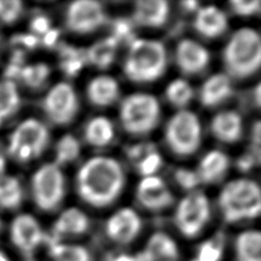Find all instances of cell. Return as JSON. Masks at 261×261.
Wrapping results in <instances>:
<instances>
[{
  "mask_svg": "<svg viewBox=\"0 0 261 261\" xmlns=\"http://www.w3.org/2000/svg\"><path fill=\"white\" fill-rule=\"evenodd\" d=\"M5 167H6V161H5V157L2 152H0V175L4 174Z\"/></svg>",
  "mask_w": 261,
  "mask_h": 261,
  "instance_id": "47",
  "label": "cell"
},
{
  "mask_svg": "<svg viewBox=\"0 0 261 261\" xmlns=\"http://www.w3.org/2000/svg\"><path fill=\"white\" fill-rule=\"evenodd\" d=\"M111 38H114L116 43L118 44H128L130 45L135 40V34L133 23L128 21L127 18L118 17L113 22L111 25Z\"/></svg>",
  "mask_w": 261,
  "mask_h": 261,
  "instance_id": "34",
  "label": "cell"
},
{
  "mask_svg": "<svg viewBox=\"0 0 261 261\" xmlns=\"http://www.w3.org/2000/svg\"><path fill=\"white\" fill-rule=\"evenodd\" d=\"M106 231L111 241L118 244H128L141 231V219L132 208H120L109 218Z\"/></svg>",
  "mask_w": 261,
  "mask_h": 261,
  "instance_id": "13",
  "label": "cell"
},
{
  "mask_svg": "<svg viewBox=\"0 0 261 261\" xmlns=\"http://www.w3.org/2000/svg\"><path fill=\"white\" fill-rule=\"evenodd\" d=\"M118 44L114 38L107 37V38L97 41L91 48L86 50V61L99 69H106L114 62L116 52H117Z\"/></svg>",
  "mask_w": 261,
  "mask_h": 261,
  "instance_id": "25",
  "label": "cell"
},
{
  "mask_svg": "<svg viewBox=\"0 0 261 261\" xmlns=\"http://www.w3.org/2000/svg\"><path fill=\"white\" fill-rule=\"evenodd\" d=\"M107 14L102 4L94 0H77L69 5L65 23L74 34H92L105 24Z\"/></svg>",
  "mask_w": 261,
  "mask_h": 261,
  "instance_id": "11",
  "label": "cell"
},
{
  "mask_svg": "<svg viewBox=\"0 0 261 261\" xmlns=\"http://www.w3.org/2000/svg\"><path fill=\"white\" fill-rule=\"evenodd\" d=\"M119 85L116 79L100 76L93 79L87 87V96L92 105L107 107L113 105L119 96Z\"/></svg>",
  "mask_w": 261,
  "mask_h": 261,
  "instance_id": "23",
  "label": "cell"
},
{
  "mask_svg": "<svg viewBox=\"0 0 261 261\" xmlns=\"http://www.w3.org/2000/svg\"><path fill=\"white\" fill-rule=\"evenodd\" d=\"M167 53L157 40L135 39L129 45L124 71L130 82L146 84L157 81L165 72Z\"/></svg>",
  "mask_w": 261,
  "mask_h": 261,
  "instance_id": "2",
  "label": "cell"
},
{
  "mask_svg": "<svg viewBox=\"0 0 261 261\" xmlns=\"http://www.w3.org/2000/svg\"><path fill=\"white\" fill-rule=\"evenodd\" d=\"M229 167V158L220 150H212L205 155L199 162L196 171L199 182L211 185L220 181L226 175Z\"/></svg>",
  "mask_w": 261,
  "mask_h": 261,
  "instance_id": "19",
  "label": "cell"
},
{
  "mask_svg": "<svg viewBox=\"0 0 261 261\" xmlns=\"http://www.w3.org/2000/svg\"><path fill=\"white\" fill-rule=\"evenodd\" d=\"M142 261H178L179 249L175 242L164 232H156L140 255Z\"/></svg>",
  "mask_w": 261,
  "mask_h": 261,
  "instance_id": "20",
  "label": "cell"
},
{
  "mask_svg": "<svg viewBox=\"0 0 261 261\" xmlns=\"http://www.w3.org/2000/svg\"><path fill=\"white\" fill-rule=\"evenodd\" d=\"M261 235L258 230H246L235 242L236 261H261Z\"/></svg>",
  "mask_w": 261,
  "mask_h": 261,
  "instance_id": "24",
  "label": "cell"
},
{
  "mask_svg": "<svg viewBox=\"0 0 261 261\" xmlns=\"http://www.w3.org/2000/svg\"><path fill=\"white\" fill-rule=\"evenodd\" d=\"M11 240L20 252L30 257L45 240L38 221L29 214L16 217L11 226Z\"/></svg>",
  "mask_w": 261,
  "mask_h": 261,
  "instance_id": "12",
  "label": "cell"
},
{
  "mask_svg": "<svg viewBox=\"0 0 261 261\" xmlns=\"http://www.w3.org/2000/svg\"><path fill=\"white\" fill-rule=\"evenodd\" d=\"M219 206L228 223L257 218L261 208L259 186L248 179L231 181L220 193Z\"/></svg>",
  "mask_w": 261,
  "mask_h": 261,
  "instance_id": "4",
  "label": "cell"
},
{
  "mask_svg": "<svg viewBox=\"0 0 261 261\" xmlns=\"http://www.w3.org/2000/svg\"><path fill=\"white\" fill-rule=\"evenodd\" d=\"M259 162V158L255 157L252 152L244 153V155H242L239 160H237V167H239L242 172H248L251 169H253V166L258 165Z\"/></svg>",
  "mask_w": 261,
  "mask_h": 261,
  "instance_id": "43",
  "label": "cell"
},
{
  "mask_svg": "<svg viewBox=\"0 0 261 261\" xmlns=\"http://www.w3.org/2000/svg\"><path fill=\"white\" fill-rule=\"evenodd\" d=\"M165 139L175 155H193L202 141V126L197 116L188 110L176 113L167 124Z\"/></svg>",
  "mask_w": 261,
  "mask_h": 261,
  "instance_id": "7",
  "label": "cell"
},
{
  "mask_svg": "<svg viewBox=\"0 0 261 261\" xmlns=\"http://www.w3.org/2000/svg\"><path fill=\"white\" fill-rule=\"evenodd\" d=\"M232 95V85L228 74L218 73L210 77L200 88L199 99L204 107H217Z\"/></svg>",
  "mask_w": 261,
  "mask_h": 261,
  "instance_id": "18",
  "label": "cell"
},
{
  "mask_svg": "<svg viewBox=\"0 0 261 261\" xmlns=\"http://www.w3.org/2000/svg\"><path fill=\"white\" fill-rule=\"evenodd\" d=\"M79 102L76 91L68 83H59L44 97L43 109L55 125L70 124L78 114Z\"/></svg>",
  "mask_w": 261,
  "mask_h": 261,
  "instance_id": "10",
  "label": "cell"
},
{
  "mask_svg": "<svg viewBox=\"0 0 261 261\" xmlns=\"http://www.w3.org/2000/svg\"><path fill=\"white\" fill-rule=\"evenodd\" d=\"M113 123L106 117H95L87 124L85 128L86 141L93 147H106L114 139Z\"/></svg>",
  "mask_w": 261,
  "mask_h": 261,
  "instance_id": "27",
  "label": "cell"
},
{
  "mask_svg": "<svg viewBox=\"0 0 261 261\" xmlns=\"http://www.w3.org/2000/svg\"><path fill=\"white\" fill-rule=\"evenodd\" d=\"M194 27L199 35L206 38H218L227 30L228 20L220 8L206 6L197 11Z\"/></svg>",
  "mask_w": 261,
  "mask_h": 261,
  "instance_id": "17",
  "label": "cell"
},
{
  "mask_svg": "<svg viewBox=\"0 0 261 261\" xmlns=\"http://www.w3.org/2000/svg\"><path fill=\"white\" fill-rule=\"evenodd\" d=\"M23 12L20 0H0V22L12 24L16 22Z\"/></svg>",
  "mask_w": 261,
  "mask_h": 261,
  "instance_id": "35",
  "label": "cell"
},
{
  "mask_svg": "<svg viewBox=\"0 0 261 261\" xmlns=\"http://www.w3.org/2000/svg\"><path fill=\"white\" fill-rule=\"evenodd\" d=\"M181 5H182L184 9H186V11H189V12L198 11L199 9V4L197 2H192V0H189V2H184Z\"/></svg>",
  "mask_w": 261,
  "mask_h": 261,
  "instance_id": "45",
  "label": "cell"
},
{
  "mask_svg": "<svg viewBox=\"0 0 261 261\" xmlns=\"http://www.w3.org/2000/svg\"><path fill=\"white\" fill-rule=\"evenodd\" d=\"M21 96L16 84L12 81L0 82V126L17 113Z\"/></svg>",
  "mask_w": 261,
  "mask_h": 261,
  "instance_id": "26",
  "label": "cell"
},
{
  "mask_svg": "<svg viewBox=\"0 0 261 261\" xmlns=\"http://www.w3.org/2000/svg\"><path fill=\"white\" fill-rule=\"evenodd\" d=\"M230 7L237 15L251 16L255 15L260 11L259 0H232Z\"/></svg>",
  "mask_w": 261,
  "mask_h": 261,
  "instance_id": "38",
  "label": "cell"
},
{
  "mask_svg": "<svg viewBox=\"0 0 261 261\" xmlns=\"http://www.w3.org/2000/svg\"><path fill=\"white\" fill-rule=\"evenodd\" d=\"M194 90L189 84L182 79H175L166 88V97L172 105L182 108L192 101Z\"/></svg>",
  "mask_w": 261,
  "mask_h": 261,
  "instance_id": "33",
  "label": "cell"
},
{
  "mask_svg": "<svg viewBox=\"0 0 261 261\" xmlns=\"http://www.w3.org/2000/svg\"><path fill=\"white\" fill-rule=\"evenodd\" d=\"M124 182V172L117 161L110 157H94L79 170L77 190L87 204L105 207L120 195Z\"/></svg>",
  "mask_w": 261,
  "mask_h": 261,
  "instance_id": "1",
  "label": "cell"
},
{
  "mask_svg": "<svg viewBox=\"0 0 261 261\" xmlns=\"http://www.w3.org/2000/svg\"><path fill=\"white\" fill-rule=\"evenodd\" d=\"M163 164V160L160 153L156 150L149 152L147 156H144L138 164H135L140 174L144 176L155 175L156 172L161 169Z\"/></svg>",
  "mask_w": 261,
  "mask_h": 261,
  "instance_id": "37",
  "label": "cell"
},
{
  "mask_svg": "<svg viewBox=\"0 0 261 261\" xmlns=\"http://www.w3.org/2000/svg\"><path fill=\"white\" fill-rule=\"evenodd\" d=\"M81 153V144L73 135L67 134L62 137L55 148V165L63 166L77 160Z\"/></svg>",
  "mask_w": 261,
  "mask_h": 261,
  "instance_id": "31",
  "label": "cell"
},
{
  "mask_svg": "<svg viewBox=\"0 0 261 261\" xmlns=\"http://www.w3.org/2000/svg\"><path fill=\"white\" fill-rule=\"evenodd\" d=\"M49 255L53 261H92L91 253L84 246L63 244L58 241L49 244Z\"/></svg>",
  "mask_w": 261,
  "mask_h": 261,
  "instance_id": "30",
  "label": "cell"
},
{
  "mask_svg": "<svg viewBox=\"0 0 261 261\" xmlns=\"http://www.w3.org/2000/svg\"><path fill=\"white\" fill-rule=\"evenodd\" d=\"M59 37H60V31L58 29L52 28V29L48 30L43 36V44L45 46H47V47H52V46H54L58 43Z\"/></svg>",
  "mask_w": 261,
  "mask_h": 261,
  "instance_id": "44",
  "label": "cell"
},
{
  "mask_svg": "<svg viewBox=\"0 0 261 261\" xmlns=\"http://www.w3.org/2000/svg\"><path fill=\"white\" fill-rule=\"evenodd\" d=\"M170 6L165 0H140L134 5L133 21L146 28H160L169 17Z\"/></svg>",
  "mask_w": 261,
  "mask_h": 261,
  "instance_id": "16",
  "label": "cell"
},
{
  "mask_svg": "<svg viewBox=\"0 0 261 261\" xmlns=\"http://www.w3.org/2000/svg\"><path fill=\"white\" fill-rule=\"evenodd\" d=\"M223 62L231 77L245 79L253 76L261 63V40L258 32L250 28L236 31L223 50Z\"/></svg>",
  "mask_w": 261,
  "mask_h": 261,
  "instance_id": "3",
  "label": "cell"
},
{
  "mask_svg": "<svg viewBox=\"0 0 261 261\" xmlns=\"http://www.w3.org/2000/svg\"><path fill=\"white\" fill-rule=\"evenodd\" d=\"M86 63V54L84 50L70 45H63L60 47V65L67 76H76Z\"/></svg>",
  "mask_w": 261,
  "mask_h": 261,
  "instance_id": "29",
  "label": "cell"
},
{
  "mask_svg": "<svg viewBox=\"0 0 261 261\" xmlns=\"http://www.w3.org/2000/svg\"><path fill=\"white\" fill-rule=\"evenodd\" d=\"M161 108L156 97L149 94H132L120 107V122L126 132L142 137L152 132L160 122Z\"/></svg>",
  "mask_w": 261,
  "mask_h": 261,
  "instance_id": "5",
  "label": "cell"
},
{
  "mask_svg": "<svg viewBox=\"0 0 261 261\" xmlns=\"http://www.w3.org/2000/svg\"><path fill=\"white\" fill-rule=\"evenodd\" d=\"M175 180L186 190H194L200 184L196 172L187 169H179L175 172Z\"/></svg>",
  "mask_w": 261,
  "mask_h": 261,
  "instance_id": "39",
  "label": "cell"
},
{
  "mask_svg": "<svg viewBox=\"0 0 261 261\" xmlns=\"http://www.w3.org/2000/svg\"><path fill=\"white\" fill-rule=\"evenodd\" d=\"M50 74V69L46 63L25 64L20 73L21 81L31 88H38L47 82Z\"/></svg>",
  "mask_w": 261,
  "mask_h": 261,
  "instance_id": "32",
  "label": "cell"
},
{
  "mask_svg": "<svg viewBox=\"0 0 261 261\" xmlns=\"http://www.w3.org/2000/svg\"><path fill=\"white\" fill-rule=\"evenodd\" d=\"M0 231H2V221H0Z\"/></svg>",
  "mask_w": 261,
  "mask_h": 261,
  "instance_id": "49",
  "label": "cell"
},
{
  "mask_svg": "<svg viewBox=\"0 0 261 261\" xmlns=\"http://www.w3.org/2000/svg\"><path fill=\"white\" fill-rule=\"evenodd\" d=\"M155 150L151 144L148 143H142V144H137V146L129 147L126 150V155L129 158V161L133 163V164H138V163L142 160L144 156H147L149 152Z\"/></svg>",
  "mask_w": 261,
  "mask_h": 261,
  "instance_id": "40",
  "label": "cell"
},
{
  "mask_svg": "<svg viewBox=\"0 0 261 261\" xmlns=\"http://www.w3.org/2000/svg\"><path fill=\"white\" fill-rule=\"evenodd\" d=\"M222 244L219 240H211L199 246L194 261H220L222 257Z\"/></svg>",
  "mask_w": 261,
  "mask_h": 261,
  "instance_id": "36",
  "label": "cell"
},
{
  "mask_svg": "<svg viewBox=\"0 0 261 261\" xmlns=\"http://www.w3.org/2000/svg\"><path fill=\"white\" fill-rule=\"evenodd\" d=\"M176 63L186 74H198L210 63L208 50L194 40H181L176 46Z\"/></svg>",
  "mask_w": 261,
  "mask_h": 261,
  "instance_id": "15",
  "label": "cell"
},
{
  "mask_svg": "<svg viewBox=\"0 0 261 261\" xmlns=\"http://www.w3.org/2000/svg\"><path fill=\"white\" fill-rule=\"evenodd\" d=\"M23 199V189L15 176L0 175V207L15 210Z\"/></svg>",
  "mask_w": 261,
  "mask_h": 261,
  "instance_id": "28",
  "label": "cell"
},
{
  "mask_svg": "<svg viewBox=\"0 0 261 261\" xmlns=\"http://www.w3.org/2000/svg\"><path fill=\"white\" fill-rule=\"evenodd\" d=\"M48 140L49 134L45 125L29 118L18 125L11 135L8 152L17 162L28 163L44 152Z\"/></svg>",
  "mask_w": 261,
  "mask_h": 261,
  "instance_id": "6",
  "label": "cell"
},
{
  "mask_svg": "<svg viewBox=\"0 0 261 261\" xmlns=\"http://www.w3.org/2000/svg\"><path fill=\"white\" fill-rule=\"evenodd\" d=\"M90 220L85 213L76 207L65 210L53 226L57 239L65 236H81L87 232Z\"/></svg>",
  "mask_w": 261,
  "mask_h": 261,
  "instance_id": "22",
  "label": "cell"
},
{
  "mask_svg": "<svg viewBox=\"0 0 261 261\" xmlns=\"http://www.w3.org/2000/svg\"><path fill=\"white\" fill-rule=\"evenodd\" d=\"M254 102L257 107L260 105V85H257V87L254 88Z\"/></svg>",
  "mask_w": 261,
  "mask_h": 261,
  "instance_id": "46",
  "label": "cell"
},
{
  "mask_svg": "<svg viewBox=\"0 0 261 261\" xmlns=\"http://www.w3.org/2000/svg\"><path fill=\"white\" fill-rule=\"evenodd\" d=\"M137 197L149 211H162L169 207L174 199L166 184L156 175L144 176L138 186Z\"/></svg>",
  "mask_w": 261,
  "mask_h": 261,
  "instance_id": "14",
  "label": "cell"
},
{
  "mask_svg": "<svg viewBox=\"0 0 261 261\" xmlns=\"http://www.w3.org/2000/svg\"><path fill=\"white\" fill-rule=\"evenodd\" d=\"M32 196L37 206L46 212L54 211L65 195V180L61 169L54 163L45 164L32 178Z\"/></svg>",
  "mask_w": 261,
  "mask_h": 261,
  "instance_id": "8",
  "label": "cell"
},
{
  "mask_svg": "<svg viewBox=\"0 0 261 261\" xmlns=\"http://www.w3.org/2000/svg\"><path fill=\"white\" fill-rule=\"evenodd\" d=\"M211 129L218 140L226 143L239 141L243 132V122L235 111H222L212 119Z\"/></svg>",
  "mask_w": 261,
  "mask_h": 261,
  "instance_id": "21",
  "label": "cell"
},
{
  "mask_svg": "<svg viewBox=\"0 0 261 261\" xmlns=\"http://www.w3.org/2000/svg\"><path fill=\"white\" fill-rule=\"evenodd\" d=\"M0 261H9L6 254H4L3 252H0Z\"/></svg>",
  "mask_w": 261,
  "mask_h": 261,
  "instance_id": "48",
  "label": "cell"
},
{
  "mask_svg": "<svg viewBox=\"0 0 261 261\" xmlns=\"http://www.w3.org/2000/svg\"><path fill=\"white\" fill-rule=\"evenodd\" d=\"M30 29L32 35H35L37 37H43L46 32L52 29L49 18L45 15L35 16L30 23Z\"/></svg>",
  "mask_w": 261,
  "mask_h": 261,
  "instance_id": "41",
  "label": "cell"
},
{
  "mask_svg": "<svg viewBox=\"0 0 261 261\" xmlns=\"http://www.w3.org/2000/svg\"><path fill=\"white\" fill-rule=\"evenodd\" d=\"M13 43L17 46H22V47L28 49H34L39 44V38L32 34H24V35H17L14 36Z\"/></svg>",
  "mask_w": 261,
  "mask_h": 261,
  "instance_id": "42",
  "label": "cell"
},
{
  "mask_svg": "<svg viewBox=\"0 0 261 261\" xmlns=\"http://www.w3.org/2000/svg\"><path fill=\"white\" fill-rule=\"evenodd\" d=\"M211 207L202 192H192L181 200L175 211V225L181 234L193 239L208 222Z\"/></svg>",
  "mask_w": 261,
  "mask_h": 261,
  "instance_id": "9",
  "label": "cell"
}]
</instances>
